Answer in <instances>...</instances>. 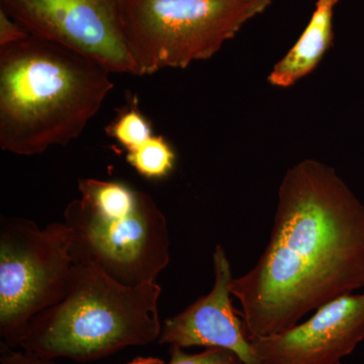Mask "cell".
<instances>
[{"label": "cell", "mask_w": 364, "mask_h": 364, "mask_svg": "<svg viewBox=\"0 0 364 364\" xmlns=\"http://www.w3.org/2000/svg\"><path fill=\"white\" fill-rule=\"evenodd\" d=\"M0 9L33 37L136 75L122 25L121 0H0Z\"/></svg>", "instance_id": "52a82bcc"}, {"label": "cell", "mask_w": 364, "mask_h": 364, "mask_svg": "<svg viewBox=\"0 0 364 364\" xmlns=\"http://www.w3.org/2000/svg\"><path fill=\"white\" fill-rule=\"evenodd\" d=\"M215 282L212 291L181 313L165 320L158 342L179 348L205 347L233 351L244 364H261L246 334L240 312L232 304L230 282L234 279L226 251L213 254Z\"/></svg>", "instance_id": "9c48e42d"}, {"label": "cell", "mask_w": 364, "mask_h": 364, "mask_svg": "<svg viewBox=\"0 0 364 364\" xmlns=\"http://www.w3.org/2000/svg\"><path fill=\"white\" fill-rule=\"evenodd\" d=\"M168 364H244L233 351L207 348L200 353L188 354L182 348L170 346Z\"/></svg>", "instance_id": "4fadbf2b"}, {"label": "cell", "mask_w": 364, "mask_h": 364, "mask_svg": "<svg viewBox=\"0 0 364 364\" xmlns=\"http://www.w3.org/2000/svg\"><path fill=\"white\" fill-rule=\"evenodd\" d=\"M364 339V294L321 306L287 331L251 340L261 364H340Z\"/></svg>", "instance_id": "ba28073f"}, {"label": "cell", "mask_w": 364, "mask_h": 364, "mask_svg": "<svg viewBox=\"0 0 364 364\" xmlns=\"http://www.w3.org/2000/svg\"><path fill=\"white\" fill-rule=\"evenodd\" d=\"M105 131L126 152L138 147L154 135L149 119L144 116L136 104L119 112Z\"/></svg>", "instance_id": "7c38bea8"}, {"label": "cell", "mask_w": 364, "mask_h": 364, "mask_svg": "<svg viewBox=\"0 0 364 364\" xmlns=\"http://www.w3.org/2000/svg\"><path fill=\"white\" fill-rule=\"evenodd\" d=\"M0 364H58L54 359L41 358L25 350L16 351L11 347L1 343Z\"/></svg>", "instance_id": "9a60e30c"}, {"label": "cell", "mask_w": 364, "mask_h": 364, "mask_svg": "<svg viewBox=\"0 0 364 364\" xmlns=\"http://www.w3.org/2000/svg\"><path fill=\"white\" fill-rule=\"evenodd\" d=\"M272 0H121L136 75L186 69L214 57Z\"/></svg>", "instance_id": "5b68a950"}, {"label": "cell", "mask_w": 364, "mask_h": 364, "mask_svg": "<svg viewBox=\"0 0 364 364\" xmlns=\"http://www.w3.org/2000/svg\"><path fill=\"white\" fill-rule=\"evenodd\" d=\"M127 364H164V361L155 358H138Z\"/></svg>", "instance_id": "2e32d148"}, {"label": "cell", "mask_w": 364, "mask_h": 364, "mask_svg": "<svg viewBox=\"0 0 364 364\" xmlns=\"http://www.w3.org/2000/svg\"><path fill=\"white\" fill-rule=\"evenodd\" d=\"M318 2H330V4H337L339 0H317Z\"/></svg>", "instance_id": "e0dca14e"}, {"label": "cell", "mask_w": 364, "mask_h": 364, "mask_svg": "<svg viewBox=\"0 0 364 364\" xmlns=\"http://www.w3.org/2000/svg\"><path fill=\"white\" fill-rule=\"evenodd\" d=\"M64 212L74 264L95 267L127 287L154 284L170 261L166 218L152 198L121 181L78 179Z\"/></svg>", "instance_id": "277c9868"}, {"label": "cell", "mask_w": 364, "mask_h": 364, "mask_svg": "<svg viewBox=\"0 0 364 364\" xmlns=\"http://www.w3.org/2000/svg\"><path fill=\"white\" fill-rule=\"evenodd\" d=\"M336 4L318 2L308 26L289 51L275 64L267 80L275 87H291L315 70L334 38L333 13Z\"/></svg>", "instance_id": "30bf717a"}, {"label": "cell", "mask_w": 364, "mask_h": 364, "mask_svg": "<svg viewBox=\"0 0 364 364\" xmlns=\"http://www.w3.org/2000/svg\"><path fill=\"white\" fill-rule=\"evenodd\" d=\"M111 72L70 49L30 37L0 48V147L20 156L66 146L114 88Z\"/></svg>", "instance_id": "7a4b0ae2"}, {"label": "cell", "mask_w": 364, "mask_h": 364, "mask_svg": "<svg viewBox=\"0 0 364 364\" xmlns=\"http://www.w3.org/2000/svg\"><path fill=\"white\" fill-rule=\"evenodd\" d=\"M126 160L141 176L163 179L176 168V153L164 136L153 135L145 143L128 151Z\"/></svg>", "instance_id": "8fae6325"}, {"label": "cell", "mask_w": 364, "mask_h": 364, "mask_svg": "<svg viewBox=\"0 0 364 364\" xmlns=\"http://www.w3.org/2000/svg\"><path fill=\"white\" fill-rule=\"evenodd\" d=\"M65 223L40 228L23 218L0 220V336L16 348L36 316L66 294L74 262Z\"/></svg>", "instance_id": "8992f818"}, {"label": "cell", "mask_w": 364, "mask_h": 364, "mask_svg": "<svg viewBox=\"0 0 364 364\" xmlns=\"http://www.w3.org/2000/svg\"><path fill=\"white\" fill-rule=\"evenodd\" d=\"M159 284L127 287L74 264L64 298L36 316L18 346L41 358L98 360L159 339Z\"/></svg>", "instance_id": "3957f363"}, {"label": "cell", "mask_w": 364, "mask_h": 364, "mask_svg": "<svg viewBox=\"0 0 364 364\" xmlns=\"http://www.w3.org/2000/svg\"><path fill=\"white\" fill-rule=\"evenodd\" d=\"M30 36L20 23L0 9V48L16 44Z\"/></svg>", "instance_id": "5bb4252c"}, {"label": "cell", "mask_w": 364, "mask_h": 364, "mask_svg": "<svg viewBox=\"0 0 364 364\" xmlns=\"http://www.w3.org/2000/svg\"><path fill=\"white\" fill-rule=\"evenodd\" d=\"M364 287V205L329 165L305 159L279 188L267 248L230 282L249 340L298 325Z\"/></svg>", "instance_id": "6da1fadb"}]
</instances>
